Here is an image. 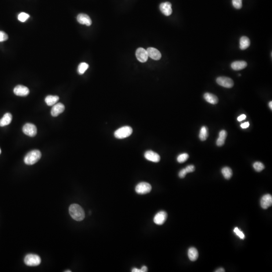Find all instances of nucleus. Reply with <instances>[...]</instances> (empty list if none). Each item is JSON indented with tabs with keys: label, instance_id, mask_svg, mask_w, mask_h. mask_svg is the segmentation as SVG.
Returning a JSON list of instances; mask_svg holds the SVG:
<instances>
[{
	"label": "nucleus",
	"instance_id": "obj_13",
	"mask_svg": "<svg viewBox=\"0 0 272 272\" xmlns=\"http://www.w3.org/2000/svg\"><path fill=\"white\" fill-rule=\"evenodd\" d=\"M65 110V106L62 103H58L53 105L51 110V114L52 116L55 117L64 112Z\"/></svg>",
	"mask_w": 272,
	"mask_h": 272
},
{
	"label": "nucleus",
	"instance_id": "obj_39",
	"mask_svg": "<svg viewBox=\"0 0 272 272\" xmlns=\"http://www.w3.org/2000/svg\"><path fill=\"white\" fill-rule=\"evenodd\" d=\"M225 271V270L223 268H219L215 271V272H224Z\"/></svg>",
	"mask_w": 272,
	"mask_h": 272
},
{
	"label": "nucleus",
	"instance_id": "obj_12",
	"mask_svg": "<svg viewBox=\"0 0 272 272\" xmlns=\"http://www.w3.org/2000/svg\"><path fill=\"white\" fill-rule=\"evenodd\" d=\"M272 205V197L270 194H266L262 197L261 206L264 209H267Z\"/></svg>",
	"mask_w": 272,
	"mask_h": 272
},
{
	"label": "nucleus",
	"instance_id": "obj_40",
	"mask_svg": "<svg viewBox=\"0 0 272 272\" xmlns=\"http://www.w3.org/2000/svg\"><path fill=\"white\" fill-rule=\"evenodd\" d=\"M269 107L270 108H271V110L272 109V101H271L269 102Z\"/></svg>",
	"mask_w": 272,
	"mask_h": 272
},
{
	"label": "nucleus",
	"instance_id": "obj_31",
	"mask_svg": "<svg viewBox=\"0 0 272 272\" xmlns=\"http://www.w3.org/2000/svg\"><path fill=\"white\" fill-rule=\"evenodd\" d=\"M234 232L236 233V234L237 235V236H239L240 239H245V234H243V232L241 231L239 229V228H237V227H235V228H234Z\"/></svg>",
	"mask_w": 272,
	"mask_h": 272
},
{
	"label": "nucleus",
	"instance_id": "obj_26",
	"mask_svg": "<svg viewBox=\"0 0 272 272\" xmlns=\"http://www.w3.org/2000/svg\"><path fill=\"white\" fill-rule=\"evenodd\" d=\"M89 68L88 64L86 63H81L78 68V72L80 75H82Z\"/></svg>",
	"mask_w": 272,
	"mask_h": 272
},
{
	"label": "nucleus",
	"instance_id": "obj_8",
	"mask_svg": "<svg viewBox=\"0 0 272 272\" xmlns=\"http://www.w3.org/2000/svg\"><path fill=\"white\" fill-rule=\"evenodd\" d=\"M136 56L138 60L141 63L146 62L149 57L146 50L142 47L137 49L136 51Z\"/></svg>",
	"mask_w": 272,
	"mask_h": 272
},
{
	"label": "nucleus",
	"instance_id": "obj_19",
	"mask_svg": "<svg viewBox=\"0 0 272 272\" xmlns=\"http://www.w3.org/2000/svg\"><path fill=\"white\" fill-rule=\"evenodd\" d=\"M12 120V116L10 113H6L0 120V127H5L10 124Z\"/></svg>",
	"mask_w": 272,
	"mask_h": 272
},
{
	"label": "nucleus",
	"instance_id": "obj_28",
	"mask_svg": "<svg viewBox=\"0 0 272 272\" xmlns=\"http://www.w3.org/2000/svg\"><path fill=\"white\" fill-rule=\"evenodd\" d=\"M189 157V156L188 154L182 153L178 155V157L177 158V160L179 163H184L188 160Z\"/></svg>",
	"mask_w": 272,
	"mask_h": 272
},
{
	"label": "nucleus",
	"instance_id": "obj_16",
	"mask_svg": "<svg viewBox=\"0 0 272 272\" xmlns=\"http://www.w3.org/2000/svg\"><path fill=\"white\" fill-rule=\"evenodd\" d=\"M145 158L150 161L153 162H158L160 160V157L159 154L156 153L152 151H147L144 154Z\"/></svg>",
	"mask_w": 272,
	"mask_h": 272
},
{
	"label": "nucleus",
	"instance_id": "obj_3",
	"mask_svg": "<svg viewBox=\"0 0 272 272\" xmlns=\"http://www.w3.org/2000/svg\"><path fill=\"white\" fill-rule=\"evenodd\" d=\"M133 133V129L128 126H124L119 128L115 132L114 135L117 139H122L129 137Z\"/></svg>",
	"mask_w": 272,
	"mask_h": 272
},
{
	"label": "nucleus",
	"instance_id": "obj_2",
	"mask_svg": "<svg viewBox=\"0 0 272 272\" xmlns=\"http://www.w3.org/2000/svg\"><path fill=\"white\" fill-rule=\"evenodd\" d=\"M42 157V153L40 151L38 150H34L31 151L27 154L25 156L24 161L25 164L28 165L35 164Z\"/></svg>",
	"mask_w": 272,
	"mask_h": 272
},
{
	"label": "nucleus",
	"instance_id": "obj_9",
	"mask_svg": "<svg viewBox=\"0 0 272 272\" xmlns=\"http://www.w3.org/2000/svg\"><path fill=\"white\" fill-rule=\"evenodd\" d=\"M14 94L19 96H26L29 93V89L23 85H17L14 89Z\"/></svg>",
	"mask_w": 272,
	"mask_h": 272
},
{
	"label": "nucleus",
	"instance_id": "obj_6",
	"mask_svg": "<svg viewBox=\"0 0 272 272\" xmlns=\"http://www.w3.org/2000/svg\"><path fill=\"white\" fill-rule=\"evenodd\" d=\"M23 133L29 137H35L37 134V128L35 124L27 123L22 128Z\"/></svg>",
	"mask_w": 272,
	"mask_h": 272
},
{
	"label": "nucleus",
	"instance_id": "obj_27",
	"mask_svg": "<svg viewBox=\"0 0 272 272\" xmlns=\"http://www.w3.org/2000/svg\"><path fill=\"white\" fill-rule=\"evenodd\" d=\"M253 167L257 172H261L265 168V166L261 162H256L254 163Z\"/></svg>",
	"mask_w": 272,
	"mask_h": 272
},
{
	"label": "nucleus",
	"instance_id": "obj_11",
	"mask_svg": "<svg viewBox=\"0 0 272 272\" xmlns=\"http://www.w3.org/2000/svg\"><path fill=\"white\" fill-rule=\"evenodd\" d=\"M160 10L164 15L170 16L173 13V9L171 8V3L168 2H164L160 5Z\"/></svg>",
	"mask_w": 272,
	"mask_h": 272
},
{
	"label": "nucleus",
	"instance_id": "obj_29",
	"mask_svg": "<svg viewBox=\"0 0 272 272\" xmlns=\"http://www.w3.org/2000/svg\"><path fill=\"white\" fill-rule=\"evenodd\" d=\"M30 16L26 13L22 12L19 14L18 16V19L20 22H24L28 19Z\"/></svg>",
	"mask_w": 272,
	"mask_h": 272
},
{
	"label": "nucleus",
	"instance_id": "obj_38",
	"mask_svg": "<svg viewBox=\"0 0 272 272\" xmlns=\"http://www.w3.org/2000/svg\"><path fill=\"white\" fill-rule=\"evenodd\" d=\"M132 272H142V271H141V269H137V268H133L132 270Z\"/></svg>",
	"mask_w": 272,
	"mask_h": 272
},
{
	"label": "nucleus",
	"instance_id": "obj_4",
	"mask_svg": "<svg viewBox=\"0 0 272 272\" xmlns=\"http://www.w3.org/2000/svg\"><path fill=\"white\" fill-rule=\"evenodd\" d=\"M24 262L25 265L28 266H38L41 262V258L36 254H28L25 257Z\"/></svg>",
	"mask_w": 272,
	"mask_h": 272
},
{
	"label": "nucleus",
	"instance_id": "obj_35",
	"mask_svg": "<svg viewBox=\"0 0 272 272\" xmlns=\"http://www.w3.org/2000/svg\"><path fill=\"white\" fill-rule=\"evenodd\" d=\"M246 118V116L245 115H240V116L237 117V120L238 122H242Z\"/></svg>",
	"mask_w": 272,
	"mask_h": 272
},
{
	"label": "nucleus",
	"instance_id": "obj_34",
	"mask_svg": "<svg viewBox=\"0 0 272 272\" xmlns=\"http://www.w3.org/2000/svg\"><path fill=\"white\" fill-rule=\"evenodd\" d=\"M187 174V171L185 170V168L182 169L179 173L178 176L180 178H183L185 177L186 174Z\"/></svg>",
	"mask_w": 272,
	"mask_h": 272
},
{
	"label": "nucleus",
	"instance_id": "obj_36",
	"mask_svg": "<svg viewBox=\"0 0 272 272\" xmlns=\"http://www.w3.org/2000/svg\"><path fill=\"white\" fill-rule=\"evenodd\" d=\"M249 126H250V123L248 122L243 123L240 125V127L242 128H246L249 127Z\"/></svg>",
	"mask_w": 272,
	"mask_h": 272
},
{
	"label": "nucleus",
	"instance_id": "obj_42",
	"mask_svg": "<svg viewBox=\"0 0 272 272\" xmlns=\"http://www.w3.org/2000/svg\"><path fill=\"white\" fill-rule=\"evenodd\" d=\"M1 153V149H0V154Z\"/></svg>",
	"mask_w": 272,
	"mask_h": 272
},
{
	"label": "nucleus",
	"instance_id": "obj_7",
	"mask_svg": "<svg viewBox=\"0 0 272 272\" xmlns=\"http://www.w3.org/2000/svg\"><path fill=\"white\" fill-rule=\"evenodd\" d=\"M217 84L222 87L230 88L234 85V82L232 79L226 77H219L216 79Z\"/></svg>",
	"mask_w": 272,
	"mask_h": 272
},
{
	"label": "nucleus",
	"instance_id": "obj_41",
	"mask_svg": "<svg viewBox=\"0 0 272 272\" xmlns=\"http://www.w3.org/2000/svg\"><path fill=\"white\" fill-rule=\"evenodd\" d=\"M65 272H71V270H67V271H65Z\"/></svg>",
	"mask_w": 272,
	"mask_h": 272
},
{
	"label": "nucleus",
	"instance_id": "obj_5",
	"mask_svg": "<svg viewBox=\"0 0 272 272\" xmlns=\"http://www.w3.org/2000/svg\"><path fill=\"white\" fill-rule=\"evenodd\" d=\"M152 187L147 182H142L138 184L135 188V191L137 193L144 195L150 192Z\"/></svg>",
	"mask_w": 272,
	"mask_h": 272
},
{
	"label": "nucleus",
	"instance_id": "obj_23",
	"mask_svg": "<svg viewBox=\"0 0 272 272\" xmlns=\"http://www.w3.org/2000/svg\"><path fill=\"white\" fill-rule=\"evenodd\" d=\"M59 100V97L57 95H48L46 97L45 102L48 106H53L57 104Z\"/></svg>",
	"mask_w": 272,
	"mask_h": 272
},
{
	"label": "nucleus",
	"instance_id": "obj_20",
	"mask_svg": "<svg viewBox=\"0 0 272 272\" xmlns=\"http://www.w3.org/2000/svg\"><path fill=\"white\" fill-rule=\"evenodd\" d=\"M227 133L225 130H222L220 132L219 138L217 139L216 144L218 146H222L225 143V139L226 138Z\"/></svg>",
	"mask_w": 272,
	"mask_h": 272
},
{
	"label": "nucleus",
	"instance_id": "obj_14",
	"mask_svg": "<svg viewBox=\"0 0 272 272\" xmlns=\"http://www.w3.org/2000/svg\"><path fill=\"white\" fill-rule=\"evenodd\" d=\"M148 57L154 60H159L161 58V54L158 50L154 47H149L147 49Z\"/></svg>",
	"mask_w": 272,
	"mask_h": 272
},
{
	"label": "nucleus",
	"instance_id": "obj_17",
	"mask_svg": "<svg viewBox=\"0 0 272 272\" xmlns=\"http://www.w3.org/2000/svg\"><path fill=\"white\" fill-rule=\"evenodd\" d=\"M247 63L243 61H235L232 63L231 67L235 71L242 70L247 67Z\"/></svg>",
	"mask_w": 272,
	"mask_h": 272
},
{
	"label": "nucleus",
	"instance_id": "obj_10",
	"mask_svg": "<svg viewBox=\"0 0 272 272\" xmlns=\"http://www.w3.org/2000/svg\"><path fill=\"white\" fill-rule=\"evenodd\" d=\"M167 214L165 211H160L155 215L154 218V222L155 224L161 225L165 222L167 219Z\"/></svg>",
	"mask_w": 272,
	"mask_h": 272
},
{
	"label": "nucleus",
	"instance_id": "obj_18",
	"mask_svg": "<svg viewBox=\"0 0 272 272\" xmlns=\"http://www.w3.org/2000/svg\"><path fill=\"white\" fill-rule=\"evenodd\" d=\"M204 98L206 101L212 104H216L218 102V98L215 95L210 93H206L204 95Z\"/></svg>",
	"mask_w": 272,
	"mask_h": 272
},
{
	"label": "nucleus",
	"instance_id": "obj_22",
	"mask_svg": "<svg viewBox=\"0 0 272 272\" xmlns=\"http://www.w3.org/2000/svg\"><path fill=\"white\" fill-rule=\"evenodd\" d=\"M188 257L191 261H196L199 257L198 251L195 247H191L188 250Z\"/></svg>",
	"mask_w": 272,
	"mask_h": 272
},
{
	"label": "nucleus",
	"instance_id": "obj_25",
	"mask_svg": "<svg viewBox=\"0 0 272 272\" xmlns=\"http://www.w3.org/2000/svg\"><path fill=\"white\" fill-rule=\"evenodd\" d=\"M221 172L222 173L223 176H224V178L226 180H229L232 176V171L231 169L229 167H223Z\"/></svg>",
	"mask_w": 272,
	"mask_h": 272
},
{
	"label": "nucleus",
	"instance_id": "obj_37",
	"mask_svg": "<svg viewBox=\"0 0 272 272\" xmlns=\"http://www.w3.org/2000/svg\"><path fill=\"white\" fill-rule=\"evenodd\" d=\"M141 271H142V272H146L148 271V268L146 266H143L142 267V268L141 269Z\"/></svg>",
	"mask_w": 272,
	"mask_h": 272
},
{
	"label": "nucleus",
	"instance_id": "obj_33",
	"mask_svg": "<svg viewBox=\"0 0 272 272\" xmlns=\"http://www.w3.org/2000/svg\"><path fill=\"white\" fill-rule=\"evenodd\" d=\"M185 170L187 171V173H193L195 170V166L193 165H188L185 168Z\"/></svg>",
	"mask_w": 272,
	"mask_h": 272
},
{
	"label": "nucleus",
	"instance_id": "obj_1",
	"mask_svg": "<svg viewBox=\"0 0 272 272\" xmlns=\"http://www.w3.org/2000/svg\"><path fill=\"white\" fill-rule=\"evenodd\" d=\"M69 213L72 218L76 221H82L85 218V212L83 208L79 205L72 204L70 206Z\"/></svg>",
	"mask_w": 272,
	"mask_h": 272
},
{
	"label": "nucleus",
	"instance_id": "obj_15",
	"mask_svg": "<svg viewBox=\"0 0 272 272\" xmlns=\"http://www.w3.org/2000/svg\"><path fill=\"white\" fill-rule=\"evenodd\" d=\"M77 19L79 23L87 25L88 26H89L92 24L91 18L88 15H87V14H83V13L79 14L77 17Z\"/></svg>",
	"mask_w": 272,
	"mask_h": 272
},
{
	"label": "nucleus",
	"instance_id": "obj_24",
	"mask_svg": "<svg viewBox=\"0 0 272 272\" xmlns=\"http://www.w3.org/2000/svg\"><path fill=\"white\" fill-rule=\"evenodd\" d=\"M209 136L208 129L207 127L203 126L201 128L200 134H199V138L201 141H204L207 140Z\"/></svg>",
	"mask_w": 272,
	"mask_h": 272
},
{
	"label": "nucleus",
	"instance_id": "obj_21",
	"mask_svg": "<svg viewBox=\"0 0 272 272\" xmlns=\"http://www.w3.org/2000/svg\"><path fill=\"white\" fill-rule=\"evenodd\" d=\"M239 47L242 50H245L250 46V41L247 36H242L240 38Z\"/></svg>",
	"mask_w": 272,
	"mask_h": 272
},
{
	"label": "nucleus",
	"instance_id": "obj_30",
	"mask_svg": "<svg viewBox=\"0 0 272 272\" xmlns=\"http://www.w3.org/2000/svg\"><path fill=\"white\" fill-rule=\"evenodd\" d=\"M242 0H232V5L235 8L240 9L242 6Z\"/></svg>",
	"mask_w": 272,
	"mask_h": 272
},
{
	"label": "nucleus",
	"instance_id": "obj_32",
	"mask_svg": "<svg viewBox=\"0 0 272 272\" xmlns=\"http://www.w3.org/2000/svg\"><path fill=\"white\" fill-rule=\"evenodd\" d=\"M8 39V36L5 32L0 31V42H5Z\"/></svg>",
	"mask_w": 272,
	"mask_h": 272
}]
</instances>
